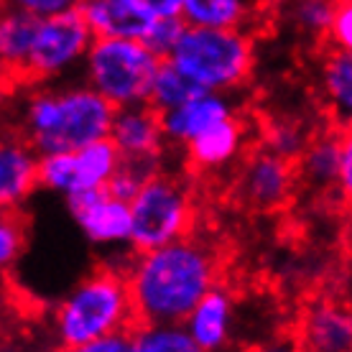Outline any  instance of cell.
Wrapping results in <instances>:
<instances>
[{
    "instance_id": "cb8c5ba5",
    "label": "cell",
    "mask_w": 352,
    "mask_h": 352,
    "mask_svg": "<svg viewBox=\"0 0 352 352\" xmlns=\"http://www.w3.org/2000/svg\"><path fill=\"white\" fill-rule=\"evenodd\" d=\"M311 133L299 118H291V115H276L271 120H265L263 125V148L278 153L283 159L296 161L299 153L304 151V146L309 143Z\"/></svg>"
},
{
    "instance_id": "836d02e7",
    "label": "cell",
    "mask_w": 352,
    "mask_h": 352,
    "mask_svg": "<svg viewBox=\"0 0 352 352\" xmlns=\"http://www.w3.org/2000/svg\"><path fill=\"white\" fill-rule=\"evenodd\" d=\"M350 189H352V143L344 148L342 164H340V192L344 197H350Z\"/></svg>"
},
{
    "instance_id": "d6a6232c",
    "label": "cell",
    "mask_w": 352,
    "mask_h": 352,
    "mask_svg": "<svg viewBox=\"0 0 352 352\" xmlns=\"http://www.w3.org/2000/svg\"><path fill=\"white\" fill-rule=\"evenodd\" d=\"M250 352H301V344L299 340H296V335L291 337H273V340H268V342L263 344H256Z\"/></svg>"
},
{
    "instance_id": "f35d334b",
    "label": "cell",
    "mask_w": 352,
    "mask_h": 352,
    "mask_svg": "<svg viewBox=\"0 0 352 352\" xmlns=\"http://www.w3.org/2000/svg\"><path fill=\"white\" fill-rule=\"evenodd\" d=\"M335 3H340V0H335Z\"/></svg>"
},
{
    "instance_id": "8992f818",
    "label": "cell",
    "mask_w": 352,
    "mask_h": 352,
    "mask_svg": "<svg viewBox=\"0 0 352 352\" xmlns=\"http://www.w3.org/2000/svg\"><path fill=\"white\" fill-rule=\"evenodd\" d=\"M192 228V192L176 176L153 174L131 199V248L135 253L174 243Z\"/></svg>"
},
{
    "instance_id": "484cf974",
    "label": "cell",
    "mask_w": 352,
    "mask_h": 352,
    "mask_svg": "<svg viewBox=\"0 0 352 352\" xmlns=\"http://www.w3.org/2000/svg\"><path fill=\"white\" fill-rule=\"evenodd\" d=\"M159 171H161V156L159 159H120V164L115 168V174L110 176L105 189L110 194H115L118 199L131 202L133 197L138 194V189L153 174H159Z\"/></svg>"
},
{
    "instance_id": "30bf717a",
    "label": "cell",
    "mask_w": 352,
    "mask_h": 352,
    "mask_svg": "<svg viewBox=\"0 0 352 352\" xmlns=\"http://www.w3.org/2000/svg\"><path fill=\"white\" fill-rule=\"evenodd\" d=\"M301 350L309 352H350L352 350V317L344 301L319 296L309 301L296 329Z\"/></svg>"
},
{
    "instance_id": "74e56055",
    "label": "cell",
    "mask_w": 352,
    "mask_h": 352,
    "mask_svg": "<svg viewBox=\"0 0 352 352\" xmlns=\"http://www.w3.org/2000/svg\"><path fill=\"white\" fill-rule=\"evenodd\" d=\"M301 352H309V350H301Z\"/></svg>"
},
{
    "instance_id": "52a82bcc",
    "label": "cell",
    "mask_w": 352,
    "mask_h": 352,
    "mask_svg": "<svg viewBox=\"0 0 352 352\" xmlns=\"http://www.w3.org/2000/svg\"><path fill=\"white\" fill-rule=\"evenodd\" d=\"M92 31L85 23L80 8H69L54 16L38 18L34 36V49L28 56L26 80L34 82H56L69 77L85 62Z\"/></svg>"
},
{
    "instance_id": "d6986e66",
    "label": "cell",
    "mask_w": 352,
    "mask_h": 352,
    "mask_svg": "<svg viewBox=\"0 0 352 352\" xmlns=\"http://www.w3.org/2000/svg\"><path fill=\"white\" fill-rule=\"evenodd\" d=\"M72 192H85V189H102L107 186L110 176L120 164V153L113 146L110 138H100L95 143H87L82 148L72 151ZM67 194V197H69Z\"/></svg>"
},
{
    "instance_id": "9c48e42d",
    "label": "cell",
    "mask_w": 352,
    "mask_h": 352,
    "mask_svg": "<svg viewBox=\"0 0 352 352\" xmlns=\"http://www.w3.org/2000/svg\"><path fill=\"white\" fill-rule=\"evenodd\" d=\"M296 182L299 176H296L294 161L261 146L250 151V156L240 168L238 194L250 210L273 212L291 202Z\"/></svg>"
},
{
    "instance_id": "e0dca14e",
    "label": "cell",
    "mask_w": 352,
    "mask_h": 352,
    "mask_svg": "<svg viewBox=\"0 0 352 352\" xmlns=\"http://www.w3.org/2000/svg\"><path fill=\"white\" fill-rule=\"evenodd\" d=\"M85 23L95 38H138L143 41L153 18L131 0H80L77 3Z\"/></svg>"
},
{
    "instance_id": "5bb4252c",
    "label": "cell",
    "mask_w": 352,
    "mask_h": 352,
    "mask_svg": "<svg viewBox=\"0 0 352 352\" xmlns=\"http://www.w3.org/2000/svg\"><path fill=\"white\" fill-rule=\"evenodd\" d=\"M38 153L18 131L0 128V210H18L34 194Z\"/></svg>"
},
{
    "instance_id": "e575fe53",
    "label": "cell",
    "mask_w": 352,
    "mask_h": 352,
    "mask_svg": "<svg viewBox=\"0 0 352 352\" xmlns=\"http://www.w3.org/2000/svg\"><path fill=\"white\" fill-rule=\"evenodd\" d=\"M250 6L256 10H263V8H268V6H276V0H248Z\"/></svg>"
},
{
    "instance_id": "ffe728a7",
    "label": "cell",
    "mask_w": 352,
    "mask_h": 352,
    "mask_svg": "<svg viewBox=\"0 0 352 352\" xmlns=\"http://www.w3.org/2000/svg\"><path fill=\"white\" fill-rule=\"evenodd\" d=\"M258 10L248 0H182L179 18L184 26L250 28Z\"/></svg>"
},
{
    "instance_id": "f546056e",
    "label": "cell",
    "mask_w": 352,
    "mask_h": 352,
    "mask_svg": "<svg viewBox=\"0 0 352 352\" xmlns=\"http://www.w3.org/2000/svg\"><path fill=\"white\" fill-rule=\"evenodd\" d=\"M62 352H135V347H133V329L113 332V335H105L100 340H92V342H85L80 347Z\"/></svg>"
},
{
    "instance_id": "8fae6325",
    "label": "cell",
    "mask_w": 352,
    "mask_h": 352,
    "mask_svg": "<svg viewBox=\"0 0 352 352\" xmlns=\"http://www.w3.org/2000/svg\"><path fill=\"white\" fill-rule=\"evenodd\" d=\"M235 113H238V107H235V100H232L230 92L202 89V92H197L182 105L159 113L161 133H164L166 143H174V146L184 148L186 143L197 138L202 131H207L210 125L220 123V120H225V118Z\"/></svg>"
},
{
    "instance_id": "7a4b0ae2",
    "label": "cell",
    "mask_w": 352,
    "mask_h": 352,
    "mask_svg": "<svg viewBox=\"0 0 352 352\" xmlns=\"http://www.w3.org/2000/svg\"><path fill=\"white\" fill-rule=\"evenodd\" d=\"M115 107L85 82L31 89L18 107V133L44 153L77 151L107 138Z\"/></svg>"
},
{
    "instance_id": "ac0fdd59",
    "label": "cell",
    "mask_w": 352,
    "mask_h": 352,
    "mask_svg": "<svg viewBox=\"0 0 352 352\" xmlns=\"http://www.w3.org/2000/svg\"><path fill=\"white\" fill-rule=\"evenodd\" d=\"M38 18L26 10L0 8V72L6 80H26Z\"/></svg>"
},
{
    "instance_id": "8d00e7d4",
    "label": "cell",
    "mask_w": 352,
    "mask_h": 352,
    "mask_svg": "<svg viewBox=\"0 0 352 352\" xmlns=\"http://www.w3.org/2000/svg\"><path fill=\"white\" fill-rule=\"evenodd\" d=\"M0 80H3V72H0Z\"/></svg>"
},
{
    "instance_id": "7c38bea8",
    "label": "cell",
    "mask_w": 352,
    "mask_h": 352,
    "mask_svg": "<svg viewBox=\"0 0 352 352\" xmlns=\"http://www.w3.org/2000/svg\"><path fill=\"white\" fill-rule=\"evenodd\" d=\"M184 332L204 352H225L232 342L235 296L228 286H212L182 322Z\"/></svg>"
},
{
    "instance_id": "603a6c76",
    "label": "cell",
    "mask_w": 352,
    "mask_h": 352,
    "mask_svg": "<svg viewBox=\"0 0 352 352\" xmlns=\"http://www.w3.org/2000/svg\"><path fill=\"white\" fill-rule=\"evenodd\" d=\"M197 92H202V89L197 87L184 72L179 69V67H174L168 59H161L159 72H156L148 92V105L156 113H164V110H171V107L186 102Z\"/></svg>"
},
{
    "instance_id": "d4e9b609",
    "label": "cell",
    "mask_w": 352,
    "mask_h": 352,
    "mask_svg": "<svg viewBox=\"0 0 352 352\" xmlns=\"http://www.w3.org/2000/svg\"><path fill=\"white\" fill-rule=\"evenodd\" d=\"M133 347L135 352H204L182 324H135Z\"/></svg>"
},
{
    "instance_id": "9a60e30c",
    "label": "cell",
    "mask_w": 352,
    "mask_h": 352,
    "mask_svg": "<svg viewBox=\"0 0 352 352\" xmlns=\"http://www.w3.org/2000/svg\"><path fill=\"white\" fill-rule=\"evenodd\" d=\"M248 143V125L238 113L210 125L186 143V159L197 171H220L238 159Z\"/></svg>"
},
{
    "instance_id": "4dcf8cb0",
    "label": "cell",
    "mask_w": 352,
    "mask_h": 352,
    "mask_svg": "<svg viewBox=\"0 0 352 352\" xmlns=\"http://www.w3.org/2000/svg\"><path fill=\"white\" fill-rule=\"evenodd\" d=\"M80 0H6V6L18 10H26L36 18H46L54 13H62V10L77 8Z\"/></svg>"
},
{
    "instance_id": "83f0119b",
    "label": "cell",
    "mask_w": 352,
    "mask_h": 352,
    "mask_svg": "<svg viewBox=\"0 0 352 352\" xmlns=\"http://www.w3.org/2000/svg\"><path fill=\"white\" fill-rule=\"evenodd\" d=\"M184 31V21L179 16H168V18H153L151 28L143 36V44L148 46L151 52H156L161 59H166L174 44L179 41V36Z\"/></svg>"
},
{
    "instance_id": "4316f807",
    "label": "cell",
    "mask_w": 352,
    "mask_h": 352,
    "mask_svg": "<svg viewBox=\"0 0 352 352\" xmlns=\"http://www.w3.org/2000/svg\"><path fill=\"white\" fill-rule=\"evenodd\" d=\"M26 248V220L18 210H0V273L8 271Z\"/></svg>"
},
{
    "instance_id": "5b68a950",
    "label": "cell",
    "mask_w": 352,
    "mask_h": 352,
    "mask_svg": "<svg viewBox=\"0 0 352 352\" xmlns=\"http://www.w3.org/2000/svg\"><path fill=\"white\" fill-rule=\"evenodd\" d=\"M159 64V54L138 38H92L80 69L85 85L113 107H125L148 102Z\"/></svg>"
},
{
    "instance_id": "1f68e13d",
    "label": "cell",
    "mask_w": 352,
    "mask_h": 352,
    "mask_svg": "<svg viewBox=\"0 0 352 352\" xmlns=\"http://www.w3.org/2000/svg\"><path fill=\"white\" fill-rule=\"evenodd\" d=\"M133 6H138L143 13H148L151 18H168L179 16L182 0H131Z\"/></svg>"
},
{
    "instance_id": "ab89813d",
    "label": "cell",
    "mask_w": 352,
    "mask_h": 352,
    "mask_svg": "<svg viewBox=\"0 0 352 352\" xmlns=\"http://www.w3.org/2000/svg\"><path fill=\"white\" fill-rule=\"evenodd\" d=\"M59 352H62V350H59Z\"/></svg>"
},
{
    "instance_id": "ba28073f",
    "label": "cell",
    "mask_w": 352,
    "mask_h": 352,
    "mask_svg": "<svg viewBox=\"0 0 352 352\" xmlns=\"http://www.w3.org/2000/svg\"><path fill=\"white\" fill-rule=\"evenodd\" d=\"M67 207L72 220L92 245L110 250L131 245V202L118 199L105 186L69 194Z\"/></svg>"
},
{
    "instance_id": "44dd1931",
    "label": "cell",
    "mask_w": 352,
    "mask_h": 352,
    "mask_svg": "<svg viewBox=\"0 0 352 352\" xmlns=\"http://www.w3.org/2000/svg\"><path fill=\"white\" fill-rule=\"evenodd\" d=\"M322 95L342 128L352 118V54L347 49H332L322 64Z\"/></svg>"
},
{
    "instance_id": "4fadbf2b",
    "label": "cell",
    "mask_w": 352,
    "mask_h": 352,
    "mask_svg": "<svg viewBox=\"0 0 352 352\" xmlns=\"http://www.w3.org/2000/svg\"><path fill=\"white\" fill-rule=\"evenodd\" d=\"M107 138L123 159H159L166 146L159 113L148 102L115 107Z\"/></svg>"
},
{
    "instance_id": "6da1fadb",
    "label": "cell",
    "mask_w": 352,
    "mask_h": 352,
    "mask_svg": "<svg viewBox=\"0 0 352 352\" xmlns=\"http://www.w3.org/2000/svg\"><path fill=\"white\" fill-rule=\"evenodd\" d=\"M217 248L197 235L133 253L125 268L135 324H182L192 307L220 283Z\"/></svg>"
},
{
    "instance_id": "d590c367",
    "label": "cell",
    "mask_w": 352,
    "mask_h": 352,
    "mask_svg": "<svg viewBox=\"0 0 352 352\" xmlns=\"http://www.w3.org/2000/svg\"><path fill=\"white\" fill-rule=\"evenodd\" d=\"M0 352H16V350H8V347H0Z\"/></svg>"
},
{
    "instance_id": "7402d4cb",
    "label": "cell",
    "mask_w": 352,
    "mask_h": 352,
    "mask_svg": "<svg viewBox=\"0 0 352 352\" xmlns=\"http://www.w3.org/2000/svg\"><path fill=\"white\" fill-rule=\"evenodd\" d=\"M335 6V0H276L281 21L307 41L324 38Z\"/></svg>"
},
{
    "instance_id": "3957f363",
    "label": "cell",
    "mask_w": 352,
    "mask_h": 352,
    "mask_svg": "<svg viewBox=\"0 0 352 352\" xmlns=\"http://www.w3.org/2000/svg\"><path fill=\"white\" fill-rule=\"evenodd\" d=\"M133 327L135 314L125 276L110 265L87 273L54 309V335L59 350H72Z\"/></svg>"
},
{
    "instance_id": "f1b7e54d",
    "label": "cell",
    "mask_w": 352,
    "mask_h": 352,
    "mask_svg": "<svg viewBox=\"0 0 352 352\" xmlns=\"http://www.w3.org/2000/svg\"><path fill=\"white\" fill-rule=\"evenodd\" d=\"M327 41L332 49H352V3L350 0H340L332 10L329 26H327Z\"/></svg>"
},
{
    "instance_id": "277c9868",
    "label": "cell",
    "mask_w": 352,
    "mask_h": 352,
    "mask_svg": "<svg viewBox=\"0 0 352 352\" xmlns=\"http://www.w3.org/2000/svg\"><path fill=\"white\" fill-rule=\"evenodd\" d=\"M166 59L199 89L232 95L253 77L256 38L248 28L184 26Z\"/></svg>"
},
{
    "instance_id": "2e32d148",
    "label": "cell",
    "mask_w": 352,
    "mask_h": 352,
    "mask_svg": "<svg viewBox=\"0 0 352 352\" xmlns=\"http://www.w3.org/2000/svg\"><path fill=\"white\" fill-rule=\"evenodd\" d=\"M347 146L350 138L337 131L311 135L294 161L296 176L317 192H340V164Z\"/></svg>"
}]
</instances>
